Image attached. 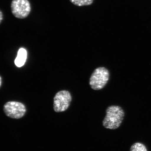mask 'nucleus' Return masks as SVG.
<instances>
[{"label": "nucleus", "mask_w": 151, "mask_h": 151, "mask_svg": "<svg viewBox=\"0 0 151 151\" xmlns=\"http://www.w3.org/2000/svg\"><path fill=\"white\" fill-rule=\"evenodd\" d=\"M125 113L122 107L111 105L106 111V116L103 120V125L105 129L115 130L121 126L124 120Z\"/></svg>", "instance_id": "nucleus-1"}, {"label": "nucleus", "mask_w": 151, "mask_h": 151, "mask_svg": "<svg viewBox=\"0 0 151 151\" xmlns=\"http://www.w3.org/2000/svg\"><path fill=\"white\" fill-rule=\"evenodd\" d=\"M109 78L110 72L108 69L104 67L97 68L90 77L89 84L94 90H100L107 84Z\"/></svg>", "instance_id": "nucleus-2"}, {"label": "nucleus", "mask_w": 151, "mask_h": 151, "mask_svg": "<svg viewBox=\"0 0 151 151\" xmlns=\"http://www.w3.org/2000/svg\"><path fill=\"white\" fill-rule=\"evenodd\" d=\"M72 97L70 92L62 90L58 92L54 97L53 108L57 113L64 112L67 110L71 103Z\"/></svg>", "instance_id": "nucleus-3"}, {"label": "nucleus", "mask_w": 151, "mask_h": 151, "mask_svg": "<svg viewBox=\"0 0 151 151\" xmlns=\"http://www.w3.org/2000/svg\"><path fill=\"white\" fill-rule=\"evenodd\" d=\"M11 9L13 14L17 18L21 19L27 17L31 10L28 0H13Z\"/></svg>", "instance_id": "nucleus-4"}, {"label": "nucleus", "mask_w": 151, "mask_h": 151, "mask_svg": "<svg viewBox=\"0 0 151 151\" xmlns=\"http://www.w3.org/2000/svg\"><path fill=\"white\" fill-rule=\"evenodd\" d=\"M4 111L6 116L14 119H19L23 117L26 112L25 106L22 103L15 101L6 103Z\"/></svg>", "instance_id": "nucleus-5"}, {"label": "nucleus", "mask_w": 151, "mask_h": 151, "mask_svg": "<svg viewBox=\"0 0 151 151\" xmlns=\"http://www.w3.org/2000/svg\"><path fill=\"white\" fill-rule=\"evenodd\" d=\"M27 58V51L24 48H21L18 52L17 55L15 60V64L17 67H21L24 65Z\"/></svg>", "instance_id": "nucleus-6"}, {"label": "nucleus", "mask_w": 151, "mask_h": 151, "mask_svg": "<svg viewBox=\"0 0 151 151\" xmlns=\"http://www.w3.org/2000/svg\"><path fill=\"white\" fill-rule=\"evenodd\" d=\"M70 2L78 6H87L92 4L94 0H70Z\"/></svg>", "instance_id": "nucleus-7"}, {"label": "nucleus", "mask_w": 151, "mask_h": 151, "mask_svg": "<svg viewBox=\"0 0 151 151\" xmlns=\"http://www.w3.org/2000/svg\"><path fill=\"white\" fill-rule=\"evenodd\" d=\"M130 151H147V150L144 144L136 142L131 146Z\"/></svg>", "instance_id": "nucleus-8"}, {"label": "nucleus", "mask_w": 151, "mask_h": 151, "mask_svg": "<svg viewBox=\"0 0 151 151\" xmlns=\"http://www.w3.org/2000/svg\"><path fill=\"white\" fill-rule=\"evenodd\" d=\"M3 19V14L1 12V11H0V23H1V22L2 21Z\"/></svg>", "instance_id": "nucleus-9"}, {"label": "nucleus", "mask_w": 151, "mask_h": 151, "mask_svg": "<svg viewBox=\"0 0 151 151\" xmlns=\"http://www.w3.org/2000/svg\"><path fill=\"white\" fill-rule=\"evenodd\" d=\"M1 78L0 77V86H1Z\"/></svg>", "instance_id": "nucleus-10"}]
</instances>
